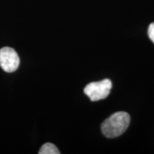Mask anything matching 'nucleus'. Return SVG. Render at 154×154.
Returning a JSON list of instances; mask_svg holds the SVG:
<instances>
[{"instance_id": "1", "label": "nucleus", "mask_w": 154, "mask_h": 154, "mask_svg": "<svg viewBox=\"0 0 154 154\" xmlns=\"http://www.w3.org/2000/svg\"><path fill=\"white\" fill-rule=\"evenodd\" d=\"M130 121V116L128 113L119 111L113 113L101 124L102 133L107 138L118 137L126 131Z\"/></svg>"}, {"instance_id": "2", "label": "nucleus", "mask_w": 154, "mask_h": 154, "mask_svg": "<svg viewBox=\"0 0 154 154\" xmlns=\"http://www.w3.org/2000/svg\"><path fill=\"white\" fill-rule=\"evenodd\" d=\"M112 83L109 79H106L100 82H91L84 88V93L89 97L92 101L104 99L109 95Z\"/></svg>"}, {"instance_id": "3", "label": "nucleus", "mask_w": 154, "mask_h": 154, "mask_svg": "<svg viewBox=\"0 0 154 154\" xmlns=\"http://www.w3.org/2000/svg\"><path fill=\"white\" fill-rule=\"evenodd\" d=\"M19 57L16 51L11 47L0 49V66L6 72H14L18 69Z\"/></svg>"}, {"instance_id": "4", "label": "nucleus", "mask_w": 154, "mask_h": 154, "mask_svg": "<svg viewBox=\"0 0 154 154\" xmlns=\"http://www.w3.org/2000/svg\"><path fill=\"white\" fill-rule=\"evenodd\" d=\"M39 154H59V149L54 144L51 143H47L44 144L38 151Z\"/></svg>"}, {"instance_id": "5", "label": "nucleus", "mask_w": 154, "mask_h": 154, "mask_svg": "<svg viewBox=\"0 0 154 154\" xmlns=\"http://www.w3.org/2000/svg\"><path fill=\"white\" fill-rule=\"evenodd\" d=\"M148 34H149L150 39L154 43V22L149 25V29H148Z\"/></svg>"}]
</instances>
